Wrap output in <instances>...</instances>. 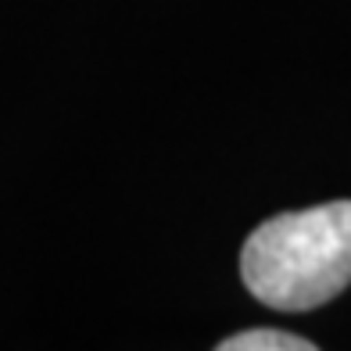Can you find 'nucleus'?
Returning <instances> with one entry per match:
<instances>
[{
	"label": "nucleus",
	"instance_id": "1",
	"mask_svg": "<svg viewBox=\"0 0 351 351\" xmlns=\"http://www.w3.org/2000/svg\"><path fill=\"white\" fill-rule=\"evenodd\" d=\"M247 291L280 312H308L351 283V201L265 219L241 251Z\"/></svg>",
	"mask_w": 351,
	"mask_h": 351
},
{
	"label": "nucleus",
	"instance_id": "2",
	"mask_svg": "<svg viewBox=\"0 0 351 351\" xmlns=\"http://www.w3.org/2000/svg\"><path fill=\"white\" fill-rule=\"evenodd\" d=\"M219 351H315V344L283 330H244L219 341Z\"/></svg>",
	"mask_w": 351,
	"mask_h": 351
}]
</instances>
